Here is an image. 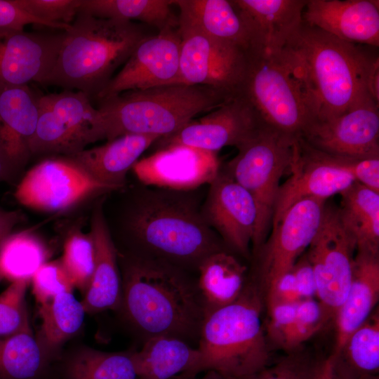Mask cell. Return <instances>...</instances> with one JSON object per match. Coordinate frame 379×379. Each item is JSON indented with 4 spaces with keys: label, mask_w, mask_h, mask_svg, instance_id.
I'll return each mask as SVG.
<instances>
[{
    "label": "cell",
    "mask_w": 379,
    "mask_h": 379,
    "mask_svg": "<svg viewBox=\"0 0 379 379\" xmlns=\"http://www.w3.org/2000/svg\"><path fill=\"white\" fill-rule=\"evenodd\" d=\"M201 188L180 191L138 182L106 195L103 213L118 252L197 273L207 256L227 250L201 216Z\"/></svg>",
    "instance_id": "cell-1"
},
{
    "label": "cell",
    "mask_w": 379,
    "mask_h": 379,
    "mask_svg": "<svg viewBox=\"0 0 379 379\" xmlns=\"http://www.w3.org/2000/svg\"><path fill=\"white\" fill-rule=\"evenodd\" d=\"M360 45L302 22L278 52L300 83L314 122L334 118L373 98L369 84L379 71L378 56Z\"/></svg>",
    "instance_id": "cell-2"
},
{
    "label": "cell",
    "mask_w": 379,
    "mask_h": 379,
    "mask_svg": "<svg viewBox=\"0 0 379 379\" xmlns=\"http://www.w3.org/2000/svg\"><path fill=\"white\" fill-rule=\"evenodd\" d=\"M118 260L119 310L145 340L167 335L198 343L205 311L191 272L140 255L118 252Z\"/></svg>",
    "instance_id": "cell-3"
},
{
    "label": "cell",
    "mask_w": 379,
    "mask_h": 379,
    "mask_svg": "<svg viewBox=\"0 0 379 379\" xmlns=\"http://www.w3.org/2000/svg\"><path fill=\"white\" fill-rule=\"evenodd\" d=\"M147 36L134 22L79 12L63 30L57 58L42 84L76 90L90 98H96Z\"/></svg>",
    "instance_id": "cell-4"
},
{
    "label": "cell",
    "mask_w": 379,
    "mask_h": 379,
    "mask_svg": "<svg viewBox=\"0 0 379 379\" xmlns=\"http://www.w3.org/2000/svg\"><path fill=\"white\" fill-rule=\"evenodd\" d=\"M234 95L206 86L173 84L98 99L102 138L108 141L127 134L166 137Z\"/></svg>",
    "instance_id": "cell-5"
},
{
    "label": "cell",
    "mask_w": 379,
    "mask_h": 379,
    "mask_svg": "<svg viewBox=\"0 0 379 379\" xmlns=\"http://www.w3.org/2000/svg\"><path fill=\"white\" fill-rule=\"evenodd\" d=\"M262 300L254 281L237 300L207 314L197 349L198 373L213 370L244 379L269 365L270 349L262 321Z\"/></svg>",
    "instance_id": "cell-6"
},
{
    "label": "cell",
    "mask_w": 379,
    "mask_h": 379,
    "mask_svg": "<svg viewBox=\"0 0 379 379\" xmlns=\"http://www.w3.org/2000/svg\"><path fill=\"white\" fill-rule=\"evenodd\" d=\"M236 93L263 124L295 138L314 121L300 83L279 53L250 51Z\"/></svg>",
    "instance_id": "cell-7"
},
{
    "label": "cell",
    "mask_w": 379,
    "mask_h": 379,
    "mask_svg": "<svg viewBox=\"0 0 379 379\" xmlns=\"http://www.w3.org/2000/svg\"><path fill=\"white\" fill-rule=\"evenodd\" d=\"M297 138L265 124L237 149L221 168L247 190L257 208L253 252L265 242L272 225L279 181L289 170Z\"/></svg>",
    "instance_id": "cell-8"
},
{
    "label": "cell",
    "mask_w": 379,
    "mask_h": 379,
    "mask_svg": "<svg viewBox=\"0 0 379 379\" xmlns=\"http://www.w3.org/2000/svg\"><path fill=\"white\" fill-rule=\"evenodd\" d=\"M101 116L91 98L80 91L65 90L41 95L30 155L70 157L102 140Z\"/></svg>",
    "instance_id": "cell-9"
},
{
    "label": "cell",
    "mask_w": 379,
    "mask_h": 379,
    "mask_svg": "<svg viewBox=\"0 0 379 379\" xmlns=\"http://www.w3.org/2000/svg\"><path fill=\"white\" fill-rule=\"evenodd\" d=\"M91 177L67 157H48L19 179L13 192L22 206L38 212L62 213L118 190Z\"/></svg>",
    "instance_id": "cell-10"
},
{
    "label": "cell",
    "mask_w": 379,
    "mask_h": 379,
    "mask_svg": "<svg viewBox=\"0 0 379 379\" xmlns=\"http://www.w3.org/2000/svg\"><path fill=\"white\" fill-rule=\"evenodd\" d=\"M356 243L343 227L338 208L326 203L319 228L305 253L312 266L316 297L334 318L351 281Z\"/></svg>",
    "instance_id": "cell-11"
},
{
    "label": "cell",
    "mask_w": 379,
    "mask_h": 379,
    "mask_svg": "<svg viewBox=\"0 0 379 379\" xmlns=\"http://www.w3.org/2000/svg\"><path fill=\"white\" fill-rule=\"evenodd\" d=\"M326 201L306 198L297 201L272 227L269 239L254 253L258 255L256 279L266 291L287 273L308 248L320 225Z\"/></svg>",
    "instance_id": "cell-12"
},
{
    "label": "cell",
    "mask_w": 379,
    "mask_h": 379,
    "mask_svg": "<svg viewBox=\"0 0 379 379\" xmlns=\"http://www.w3.org/2000/svg\"><path fill=\"white\" fill-rule=\"evenodd\" d=\"M180 38L179 84L212 87L235 94L246 64V52L179 24Z\"/></svg>",
    "instance_id": "cell-13"
},
{
    "label": "cell",
    "mask_w": 379,
    "mask_h": 379,
    "mask_svg": "<svg viewBox=\"0 0 379 379\" xmlns=\"http://www.w3.org/2000/svg\"><path fill=\"white\" fill-rule=\"evenodd\" d=\"M289 171L291 176L279 187L272 227L297 201L306 198L326 200L355 182L343 158L315 149L300 138L295 142Z\"/></svg>",
    "instance_id": "cell-14"
},
{
    "label": "cell",
    "mask_w": 379,
    "mask_h": 379,
    "mask_svg": "<svg viewBox=\"0 0 379 379\" xmlns=\"http://www.w3.org/2000/svg\"><path fill=\"white\" fill-rule=\"evenodd\" d=\"M263 124L250 103L235 93L198 121L192 120L175 133L158 139L157 150L188 147L215 152L227 146L237 148Z\"/></svg>",
    "instance_id": "cell-15"
},
{
    "label": "cell",
    "mask_w": 379,
    "mask_h": 379,
    "mask_svg": "<svg viewBox=\"0 0 379 379\" xmlns=\"http://www.w3.org/2000/svg\"><path fill=\"white\" fill-rule=\"evenodd\" d=\"M180 48L178 28L169 27L154 36H147L96 98L179 84Z\"/></svg>",
    "instance_id": "cell-16"
},
{
    "label": "cell",
    "mask_w": 379,
    "mask_h": 379,
    "mask_svg": "<svg viewBox=\"0 0 379 379\" xmlns=\"http://www.w3.org/2000/svg\"><path fill=\"white\" fill-rule=\"evenodd\" d=\"M201 214L226 248L248 258L257 221L256 205L250 193L221 166L208 185Z\"/></svg>",
    "instance_id": "cell-17"
},
{
    "label": "cell",
    "mask_w": 379,
    "mask_h": 379,
    "mask_svg": "<svg viewBox=\"0 0 379 379\" xmlns=\"http://www.w3.org/2000/svg\"><path fill=\"white\" fill-rule=\"evenodd\" d=\"M300 138L334 157H379L378 103L369 98L334 118L315 121Z\"/></svg>",
    "instance_id": "cell-18"
},
{
    "label": "cell",
    "mask_w": 379,
    "mask_h": 379,
    "mask_svg": "<svg viewBox=\"0 0 379 379\" xmlns=\"http://www.w3.org/2000/svg\"><path fill=\"white\" fill-rule=\"evenodd\" d=\"M220 166L215 152L173 147L139 159L131 171L142 185L187 191L210 185Z\"/></svg>",
    "instance_id": "cell-19"
},
{
    "label": "cell",
    "mask_w": 379,
    "mask_h": 379,
    "mask_svg": "<svg viewBox=\"0 0 379 379\" xmlns=\"http://www.w3.org/2000/svg\"><path fill=\"white\" fill-rule=\"evenodd\" d=\"M62 34L0 29V91L32 81L43 84L57 58Z\"/></svg>",
    "instance_id": "cell-20"
},
{
    "label": "cell",
    "mask_w": 379,
    "mask_h": 379,
    "mask_svg": "<svg viewBox=\"0 0 379 379\" xmlns=\"http://www.w3.org/2000/svg\"><path fill=\"white\" fill-rule=\"evenodd\" d=\"M378 6L373 0H307L302 20L341 40L378 48Z\"/></svg>",
    "instance_id": "cell-21"
},
{
    "label": "cell",
    "mask_w": 379,
    "mask_h": 379,
    "mask_svg": "<svg viewBox=\"0 0 379 379\" xmlns=\"http://www.w3.org/2000/svg\"><path fill=\"white\" fill-rule=\"evenodd\" d=\"M105 196L96 200L90 218L89 232L95 244V262L90 284L81 300L86 312L88 314L119 310L121 303L118 251L103 213Z\"/></svg>",
    "instance_id": "cell-22"
},
{
    "label": "cell",
    "mask_w": 379,
    "mask_h": 379,
    "mask_svg": "<svg viewBox=\"0 0 379 379\" xmlns=\"http://www.w3.org/2000/svg\"><path fill=\"white\" fill-rule=\"evenodd\" d=\"M248 26L253 50L279 52L301 26L307 0L231 1Z\"/></svg>",
    "instance_id": "cell-23"
},
{
    "label": "cell",
    "mask_w": 379,
    "mask_h": 379,
    "mask_svg": "<svg viewBox=\"0 0 379 379\" xmlns=\"http://www.w3.org/2000/svg\"><path fill=\"white\" fill-rule=\"evenodd\" d=\"M379 299V254L357 251L351 281L345 300L338 310L333 351L337 354L349 336L375 309Z\"/></svg>",
    "instance_id": "cell-24"
},
{
    "label": "cell",
    "mask_w": 379,
    "mask_h": 379,
    "mask_svg": "<svg viewBox=\"0 0 379 379\" xmlns=\"http://www.w3.org/2000/svg\"><path fill=\"white\" fill-rule=\"evenodd\" d=\"M28 85L0 91V147L22 171L39 113V98Z\"/></svg>",
    "instance_id": "cell-25"
},
{
    "label": "cell",
    "mask_w": 379,
    "mask_h": 379,
    "mask_svg": "<svg viewBox=\"0 0 379 379\" xmlns=\"http://www.w3.org/2000/svg\"><path fill=\"white\" fill-rule=\"evenodd\" d=\"M159 138L150 135H124L86 148L69 158L98 182L121 189L127 185L129 171Z\"/></svg>",
    "instance_id": "cell-26"
},
{
    "label": "cell",
    "mask_w": 379,
    "mask_h": 379,
    "mask_svg": "<svg viewBox=\"0 0 379 379\" xmlns=\"http://www.w3.org/2000/svg\"><path fill=\"white\" fill-rule=\"evenodd\" d=\"M180 10L178 23L249 52L253 48L248 26L231 1L173 0Z\"/></svg>",
    "instance_id": "cell-27"
},
{
    "label": "cell",
    "mask_w": 379,
    "mask_h": 379,
    "mask_svg": "<svg viewBox=\"0 0 379 379\" xmlns=\"http://www.w3.org/2000/svg\"><path fill=\"white\" fill-rule=\"evenodd\" d=\"M138 379H193L199 374V352L175 337L160 335L145 340L132 352Z\"/></svg>",
    "instance_id": "cell-28"
},
{
    "label": "cell",
    "mask_w": 379,
    "mask_h": 379,
    "mask_svg": "<svg viewBox=\"0 0 379 379\" xmlns=\"http://www.w3.org/2000/svg\"><path fill=\"white\" fill-rule=\"evenodd\" d=\"M247 271L227 250L213 253L200 263L197 286L205 317L238 299L247 282Z\"/></svg>",
    "instance_id": "cell-29"
},
{
    "label": "cell",
    "mask_w": 379,
    "mask_h": 379,
    "mask_svg": "<svg viewBox=\"0 0 379 379\" xmlns=\"http://www.w3.org/2000/svg\"><path fill=\"white\" fill-rule=\"evenodd\" d=\"M340 194V221L357 251L379 254V193L355 181Z\"/></svg>",
    "instance_id": "cell-30"
},
{
    "label": "cell",
    "mask_w": 379,
    "mask_h": 379,
    "mask_svg": "<svg viewBox=\"0 0 379 379\" xmlns=\"http://www.w3.org/2000/svg\"><path fill=\"white\" fill-rule=\"evenodd\" d=\"M342 379H357L379 371V312L375 308L347 338L337 354H331Z\"/></svg>",
    "instance_id": "cell-31"
},
{
    "label": "cell",
    "mask_w": 379,
    "mask_h": 379,
    "mask_svg": "<svg viewBox=\"0 0 379 379\" xmlns=\"http://www.w3.org/2000/svg\"><path fill=\"white\" fill-rule=\"evenodd\" d=\"M173 0H81L79 12L100 18L139 22L157 28L178 27Z\"/></svg>",
    "instance_id": "cell-32"
},
{
    "label": "cell",
    "mask_w": 379,
    "mask_h": 379,
    "mask_svg": "<svg viewBox=\"0 0 379 379\" xmlns=\"http://www.w3.org/2000/svg\"><path fill=\"white\" fill-rule=\"evenodd\" d=\"M49 257L47 244L34 230L13 232L0 242V274L10 282L30 281Z\"/></svg>",
    "instance_id": "cell-33"
},
{
    "label": "cell",
    "mask_w": 379,
    "mask_h": 379,
    "mask_svg": "<svg viewBox=\"0 0 379 379\" xmlns=\"http://www.w3.org/2000/svg\"><path fill=\"white\" fill-rule=\"evenodd\" d=\"M49 368L50 357L32 331L0 338V379H46Z\"/></svg>",
    "instance_id": "cell-34"
},
{
    "label": "cell",
    "mask_w": 379,
    "mask_h": 379,
    "mask_svg": "<svg viewBox=\"0 0 379 379\" xmlns=\"http://www.w3.org/2000/svg\"><path fill=\"white\" fill-rule=\"evenodd\" d=\"M62 379H138L132 352H107L83 348L69 357Z\"/></svg>",
    "instance_id": "cell-35"
},
{
    "label": "cell",
    "mask_w": 379,
    "mask_h": 379,
    "mask_svg": "<svg viewBox=\"0 0 379 379\" xmlns=\"http://www.w3.org/2000/svg\"><path fill=\"white\" fill-rule=\"evenodd\" d=\"M39 306L41 337L48 350H54L76 334L86 313L81 301L72 292L62 293Z\"/></svg>",
    "instance_id": "cell-36"
},
{
    "label": "cell",
    "mask_w": 379,
    "mask_h": 379,
    "mask_svg": "<svg viewBox=\"0 0 379 379\" xmlns=\"http://www.w3.org/2000/svg\"><path fill=\"white\" fill-rule=\"evenodd\" d=\"M60 259L74 287L84 295L95 262V244L89 231L84 232L77 227L70 230L65 238Z\"/></svg>",
    "instance_id": "cell-37"
},
{
    "label": "cell",
    "mask_w": 379,
    "mask_h": 379,
    "mask_svg": "<svg viewBox=\"0 0 379 379\" xmlns=\"http://www.w3.org/2000/svg\"><path fill=\"white\" fill-rule=\"evenodd\" d=\"M30 281L11 282L0 293V338L32 331L26 305Z\"/></svg>",
    "instance_id": "cell-38"
},
{
    "label": "cell",
    "mask_w": 379,
    "mask_h": 379,
    "mask_svg": "<svg viewBox=\"0 0 379 379\" xmlns=\"http://www.w3.org/2000/svg\"><path fill=\"white\" fill-rule=\"evenodd\" d=\"M331 318V313L319 300L310 298L299 302L286 352L298 350L304 342L319 332Z\"/></svg>",
    "instance_id": "cell-39"
},
{
    "label": "cell",
    "mask_w": 379,
    "mask_h": 379,
    "mask_svg": "<svg viewBox=\"0 0 379 379\" xmlns=\"http://www.w3.org/2000/svg\"><path fill=\"white\" fill-rule=\"evenodd\" d=\"M32 292L39 305L58 295L72 292L74 286L60 258L43 264L31 279Z\"/></svg>",
    "instance_id": "cell-40"
},
{
    "label": "cell",
    "mask_w": 379,
    "mask_h": 379,
    "mask_svg": "<svg viewBox=\"0 0 379 379\" xmlns=\"http://www.w3.org/2000/svg\"><path fill=\"white\" fill-rule=\"evenodd\" d=\"M81 0H18L20 6L53 29H67L77 15Z\"/></svg>",
    "instance_id": "cell-41"
},
{
    "label": "cell",
    "mask_w": 379,
    "mask_h": 379,
    "mask_svg": "<svg viewBox=\"0 0 379 379\" xmlns=\"http://www.w3.org/2000/svg\"><path fill=\"white\" fill-rule=\"evenodd\" d=\"M314 364L297 350L244 379H311Z\"/></svg>",
    "instance_id": "cell-42"
},
{
    "label": "cell",
    "mask_w": 379,
    "mask_h": 379,
    "mask_svg": "<svg viewBox=\"0 0 379 379\" xmlns=\"http://www.w3.org/2000/svg\"><path fill=\"white\" fill-rule=\"evenodd\" d=\"M298 303H279L267 306V320L265 331L267 341L285 351L294 324Z\"/></svg>",
    "instance_id": "cell-43"
},
{
    "label": "cell",
    "mask_w": 379,
    "mask_h": 379,
    "mask_svg": "<svg viewBox=\"0 0 379 379\" xmlns=\"http://www.w3.org/2000/svg\"><path fill=\"white\" fill-rule=\"evenodd\" d=\"M29 24L51 26L26 12L18 0H0V29H24Z\"/></svg>",
    "instance_id": "cell-44"
},
{
    "label": "cell",
    "mask_w": 379,
    "mask_h": 379,
    "mask_svg": "<svg viewBox=\"0 0 379 379\" xmlns=\"http://www.w3.org/2000/svg\"><path fill=\"white\" fill-rule=\"evenodd\" d=\"M342 158L355 181L379 193V157Z\"/></svg>",
    "instance_id": "cell-45"
},
{
    "label": "cell",
    "mask_w": 379,
    "mask_h": 379,
    "mask_svg": "<svg viewBox=\"0 0 379 379\" xmlns=\"http://www.w3.org/2000/svg\"><path fill=\"white\" fill-rule=\"evenodd\" d=\"M267 306L273 304H294L302 300L291 269L279 278L266 291Z\"/></svg>",
    "instance_id": "cell-46"
},
{
    "label": "cell",
    "mask_w": 379,
    "mask_h": 379,
    "mask_svg": "<svg viewBox=\"0 0 379 379\" xmlns=\"http://www.w3.org/2000/svg\"><path fill=\"white\" fill-rule=\"evenodd\" d=\"M302 300L314 298L316 283L312 266L306 254L302 255L291 268Z\"/></svg>",
    "instance_id": "cell-47"
},
{
    "label": "cell",
    "mask_w": 379,
    "mask_h": 379,
    "mask_svg": "<svg viewBox=\"0 0 379 379\" xmlns=\"http://www.w3.org/2000/svg\"><path fill=\"white\" fill-rule=\"evenodd\" d=\"M22 218L19 211H7L0 206V242L13 232Z\"/></svg>",
    "instance_id": "cell-48"
},
{
    "label": "cell",
    "mask_w": 379,
    "mask_h": 379,
    "mask_svg": "<svg viewBox=\"0 0 379 379\" xmlns=\"http://www.w3.org/2000/svg\"><path fill=\"white\" fill-rule=\"evenodd\" d=\"M21 171L0 147V183H12L18 180Z\"/></svg>",
    "instance_id": "cell-49"
},
{
    "label": "cell",
    "mask_w": 379,
    "mask_h": 379,
    "mask_svg": "<svg viewBox=\"0 0 379 379\" xmlns=\"http://www.w3.org/2000/svg\"><path fill=\"white\" fill-rule=\"evenodd\" d=\"M311 379H342L334 369L331 355L315 361Z\"/></svg>",
    "instance_id": "cell-50"
},
{
    "label": "cell",
    "mask_w": 379,
    "mask_h": 379,
    "mask_svg": "<svg viewBox=\"0 0 379 379\" xmlns=\"http://www.w3.org/2000/svg\"><path fill=\"white\" fill-rule=\"evenodd\" d=\"M200 379H234L221 374L220 373L209 370L206 371L205 375Z\"/></svg>",
    "instance_id": "cell-51"
},
{
    "label": "cell",
    "mask_w": 379,
    "mask_h": 379,
    "mask_svg": "<svg viewBox=\"0 0 379 379\" xmlns=\"http://www.w3.org/2000/svg\"><path fill=\"white\" fill-rule=\"evenodd\" d=\"M357 379H379V376L378 375H363Z\"/></svg>",
    "instance_id": "cell-52"
},
{
    "label": "cell",
    "mask_w": 379,
    "mask_h": 379,
    "mask_svg": "<svg viewBox=\"0 0 379 379\" xmlns=\"http://www.w3.org/2000/svg\"><path fill=\"white\" fill-rule=\"evenodd\" d=\"M1 280H3V278H2L1 275L0 274V282H1Z\"/></svg>",
    "instance_id": "cell-53"
}]
</instances>
